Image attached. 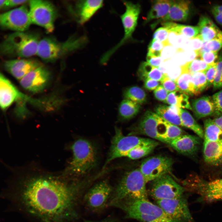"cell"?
Masks as SVG:
<instances>
[{"label": "cell", "mask_w": 222, "mask_h": 222, "mask_svg": "<svg viewBox=\"0 0 222 222\" xmlns=\"http://www.w3.org/2000/svg\"><path fill=\"white\" fill-rule=\"evenodd\" d=\"M191 75L188 72H181L175 81L179 91L187 95L192 96L194 94Z\"/></svg>", "instance_id": "34"}, {"label": "cell", "mask_w": 222, "mask_h": 222, "mask_svg": "<svg viewBox=\"0 0 222 222\" xmlns=\"http://www.w3.org/2000/svg\"><path fill=\"white\" fill-rule=\"evenodd\" d=\"M209 66H212L217 63L218 56V52L204 51L199 53L197 56Z\"/></svg>", "instance_id": "41"}, {"label": "cell", "mask_w": 222, "mask_h": 222, "mask_svg": "<svg viewBox=\"0 0 222 222\" xmlns=\"http://www.w3.org/2000/svg\"><path fill=\"white\" fill-rule=\"evenodd\" d=\"M140 108L139 104L127 99L123 100L118 106L119 119L120 121L130 119L138 113Z\"/></svg>", "instance_id": "30"}, {"label": "cell", "mask_w": 222, "mask_h": 222, "mask_svg": "<svg viewBox=\"0 0 222 222\" xmlns=\"http://www.w3.org/2000/svg\"><path fill=\"white\" fill-rule=\"evenodd\" d=\"M170 31L166 28L160 27L154 32L153 35V40L163 43H168L167 39Z\"/></svg>", "instance_id": "43"}, {"label": "cell", "mask_w": 222, "mask_h": 222, "mask_svg": "<svg viewBox=\"0 0 222 222\" xmlns=\"http://www.w3.org/2000/svg\"><path fill=\"white\" fill-rule=\"evenodd\" d=\"M191 102L192 110L197 119L214 115L215 106L211 97H202L192 100Z\"/></svg>", "instance_id": "25"}, {"label": "cell", "mask_w": 222, "mask_h": 222, "mask_svg": "<svg viewBox=\"0 0 222 222\" xmlns=\"http://www.w3.org/2000/svg\"><path fill=\"white\" fill-rule=\"evenodd\" d=\"M51 74L49 70L42 65L31 71L20 81L23 88L34 93L42 91L50 80Z\"/></svg>", "instance_id": "17"}, {"label": "cell", "mask_w": 222, "mask_h": 222, "mask_svg": "<svg viewBox=\"0 0 222 222\" xmlns=\"http://www.w3.org/2000/svg\"><path fill=\"white\" fill-rule=\"evenodd\" d=\"M125 7V12L120 16L124 30V35L120 41L108 50L101 56V62L106 64L110 57L121 47L132 38V35L137 25L141 6L139 3L134 4L126 1H123Z\"/></svg>", "instance_id": "8"}, {"label": "cell", "mask_w": 222, "mask_h": 222, "mask_svg": "<svg viewBox=\"0 0 222 222\" xmlns=\"http://www.w3.org/2000/svg\"><path fill=\"white\" fill-rule=\"evenodd\" d=\"M211 97L215 106L214 115L219 117L222 115V90L214 94Z\"/></svg>", "instance_id": "42"}, {"label": "cell", "mask_w": 222, "mask_h": 222, "mask_svg": "<svg viewBox=\"0 0 222 222\" xmlns=\"http://www.w3.org/2000/svg\"><path fill=\"white\" fill-rule=\"evenodd\" d=\"M212 12L216 21L222 26V14L212 11Z\"/></svg>", "instance_id": "52"}, {"label": "cell", "mask_w": 222, "mask_h": 222, "mask_svg": "<svg viewBox=\"0 0 222 222\" xmlns=\"http://www.w3.org/2000/svg\"><path fill=\"white\" fill-rule=\"evenodd\" d=\"M204 141H222V130L210 118L206 119L204 122Z\"/></svg>", "instance_id": "31"}, {"label": "cell", "mask_w": 222, "mask_h": 222, "mask_svg": "<svg viewBox=\"0 0 222 222\" xmlns=\"http://www.w3.org/2000/svg\"><path fill=\"white\" fill-rule=\"evenodd\" d=\"M87 39L84 36L75 35L63 42L52 37H46L40 40L36 55L44 61L52 62L68 53L83 47Z\"/></svg>", "instance_id": "6"}, {"label": "cell", "mask_w": 222, "mask_h": 222, "mask_svg": "<svg viewBox=\"0 0 222 222\" xmlns=\"http://www.w3.org/2000/svg\"><path fill=\"white\" fill-rule=\"evenodd\" d=\"M71 148L72 158L63 175L74 179L88 174L95 167L97 153L93 145L84 138L75 141Z\"/></svg>", "instance_id": "2"}, {"label": "cell", "mask_w": 222, "mask_h": 222, "mask_svg": "<svg viewBox=\"0 0 222 222\" xmlns=\"http://www.w3.org/2000/svg\"><path fill=\"white\" fill-rule=\"evenodd\" d=\"M177 51L175 47L173 46L170 45L165 46L162 50L161 57L164 60H167L175 55Z\"/></svg>", "instance_id": "47"}, {"label": "cell", "mask_w": 222, "mask_h": 222, "mask_svg": "<svg viewBox=\"0 0 222 222\" xmlns=\"http://www.w3.org/2000/svg\"><path fill=\"white\" fill-rule=\"evenodd\" d=\"M191 178L185 182V188L199 195V201L222 200V178L208 181L197 176Z\"/></svg>", "instance_id": "10"}, {"label": "cell", "mask_w": 222, "mask_h": 222, "mask_svg": "<svg viewBox=\"0 0 222 222\" xmlns=\"http://www.w3.org/2000/svg\"><path fill=\"white\" fill-rule=\"evenodd\" d=\"M32 24L29 9L25 5L0 15V24L2 29L15 32H25Z\"/></svg>", "instance_id": "16"}, {"label": "cell", "mask_w": 222, "mask_h": 222, "mask_svg": "<svg viewBox=\"0 0 222 222\" xmlns=\"http://www.w3.org/2000/svg\"><path fill=\"white\" fill-rule=\"evenodd\" d=\"M158 142H153L138 146L130 151L125 157L135 160L143 157L152 152L158 145Z\"/></svg>", "instance_id": "33"}, {"label": "cell", "mask_w": 222, "mask_h": 222, "mask_svg": "<svg viewBox=\"0 0 222 222\" xmlns=\"http://www.w3.org/2000/svg\"><path fill=\"white\" fill-rule=\"evenodd\" d=\"M173 163L172 159L168 157L154 156L144 159L139 169L147 183L168 174L172 170Z\"/></svg>", "instance_id": "15"}, {"label": "cell", "mask_w": 222, "mask_h": 222, "mask_svg": "<svg viewBox=\"0 0 222 222\" xmlns=\"http://www.w3.org/2000/svg\"><path fill=\"white\" fill-rule=\"evenodd\" d=\"M180 116L183 126L193 131L200 138H204V133L203 129L188 111L180 108Z\"/></svg>", "instance_id": "32"}, {"label": "cell", "mask_w": 222, "mask_h": 222, "mask_svg": "<svg viewBox=\"0 0 222 222\" xmlns=\"http://www.w3.org/2000/svg\"><path fill=\"white\" fill-rule=\"evenodd\" d=\"M138 74L140 78L144 81L148 79H151L161 82L167 75L158 68L151 65L146 62H143L141 64Z\"/></svg>", "instance_id": "29"}, {"label": "cell", "mask_w": 222, "mask_h": 222, "mask_svg": "<svg viewBox=\"0 0 222 222\" xmlns=\"http://www.w3.org/2000/svg\"><path fill=\"white\" fill-rule=\"evenodd\" d=\"M147 183L139 168L126 172L113 188L108 206L129 198L148 199Z\"/></svg>", "instance_id": "4"}, {"label": "cell", "mask_w": 222, "mask_h": 222, "mask_svg": "<svg viewBox=\"0 0 222 222\" xmlns=\"http://www.w3.org/2000/svg\"><path fill=\"white\" fill-rule=\"evenodd\" d=\"M194 94L198 95L207 89V81L205 71L195 72L191 75Z\"/></svg>", "instance_id": "37"}, {"label": "cell", "mask_w": 222, "mask_h": 222, "mask_svg": "<svg viewBox=\"0 0 222 222\" xmlns=\"http://www.w3.org/2000/svg\"><path fill=\"white\" fill-rule=\"evenodd\" d=\"M71 180L49 174L27 175L12 197L23 210L45 222H71L78 217L87 183Z\"/></svg>", "instance_id": "1"}, {"label": "cell", "mask_w": 222, "mask_h": 222, "mask_svg": "<svg viewBox=\"0 0 222 222\" xmlns=\"http://www.w3.org/2000/svg\"><path fill=\"white\" fill-rule=\"evenodd\" d=\"M176 106L181 109H187L192 110L191 105L188 101V95L179 90L176 91Z\"/></svg>", "instance_id": "40"}, {"label": "cell", "mask_w": 222, "mask_h": 222, "mask_svg": "<svg viewBox=\"0 0 222 222\" xmlns=\"http://www.w3.org/2000/svg\"><path fill=\"white\" fill-rule=\"evenodd\" d=\"M29 0H0V8L1 9L9 8L19 5H23L28 3Z\"/></svg>", "instance_id": "45"}, {"label": "cell", "mask_w": 222, "mask_h": 222, "mask_svg": "<svg viewBox=\"0 0 222 222\" xmlns=\"http://www.w3.org/2000/svg\"><path fill=\"white\" fill-rule=\"evenodd\" d=\"M168 122L156 113L147 111L130 135L140 134L163 142L165 137Z\"/></svg>", "instance_id": "11"}, {"label": "cell", "mask_w": 222, "mask_h": 222, "mask_svg": "<svg viewBox=\"0 0 222 222\" xmlns=\"http://www.w3.org/2000/svg\"><path fill=\"white\" fill-rule=\"evenodd\" d=\"M102 0H78L73 6L69 7L71 14L76 21L80 25L87 22L103 6Z\"/></svg>", "instance_id": "18"}, {"label": "cell", "mask_w": 222, "mask_h": 222, "mask_svg": "<svg viewBox=\"0 0 222 222\" xmlns=\"http://www.w3.org/2000/svg\"><path fill=\"white\" fill-rule=\"evenodd\" d=\"M213 120L215 123L222 130V115Z\"/></svg>", "instance_id": "53"}, {"label": "cell", "mask_w": 222, "mask_h": 222, "mask_svg": "<svg viewBox=\"0 0 222 222\" xmlns=\"http://www.w3.org/2000/svg\"><path fill=\"white\" fill-rule=\"evenodd\" d=\"M85 222H113V221H111V220H105V221H99V222H95V221H86Z\"/></svg>", "instance_id": "55"}, {"label": "cell", "mask_w": 222, "mask_h": 222, "mask_svg": "<svg viewBox=\"0 0 222 222\" xmlns=\"http://www.w3.org/2000/svg\"><path fill=\"white\" fill-rule=\"evenodd\" d=\"M154 141L134 135L125 136L121 129L116 126L115 134L112 139L109 153L103 168L113 160L121 157H125L127 153L136 147L150 143Z\"/></svg>", "instance_id": "7"}, {"label": "cell", "mask_w": 222, "mask_h": 222, "mask_svg": "<svg viewBox=\"0 0 222 222\" xmlns=\"http://www.w3.org/2000/svg\"><path fill=\"white\" fill-rule=\"evenodd\" d=\"M162 24L170 32H173L177 35L191 39H195L199 33V29L198 26L184 25L171 22H164Z\"/></svg>", "instance_id": "28"}, {"label": "cell", "mask_w": 222, "mask_h": 222, "mask_svg": "<svg viewBox=\"0 0 222 222\" xmlns=\"http://www.w3.org/2000/svg\"><path fill=\"white\" fill-rule=\"evenodd\" d=\"M197 26L199 33L195 38L203 42L215 38L222 32L211 19L206 16L202 15L200 17Z\"/></svg>", "instance_id": "23"}, {"label": "cell", "mask_w": 222, "mask_h": 222, "mask_svg": "<svg viewBox=\"0 0 222 222\" xmlns=\"http://www.w3.org/2000/svg\"><path fill=\"white\" fill-rule=\"evenodd\" d=\"M190 4L189 1L174 0L167 15L157 22V24L169 21H185L189 15Z\"/></svg>", "instance_id": "22"}, {"label": "cell", "mask_w": 222, "mask_h": 222, "mask_svg": "<svg viewBox=\"0 0 222 222\" xmlns=\"http://www.w3.org/2000/svg\"><path fill=\"white\" fill-rule=\"evenodd\" d=\"M213 86L214 90L222 88V50L218 56Z\"/></svg>", "instance_id": "39"}, {"label": "cell", "mask_w": 222, "mask_h": 222, "mask_svg": "<svg viewBox=\"0 0 222 222\" xmlns=\"http://www.w3.org/2000/svg\"><path fill=\"white\" fill-rule=\"evenodd\" d=\"M123 96L125 99L140 105L145 103L146 100V95L144 91L137 86L131 87L125 89L124 92Z\"/></svg>", "instance_id": "35"}, {"label": "cell", "mask_w": 222, "mask_h": 222, "mask_svg": "<svg viewBox=\"0 0 222 222\" xmlns=\"http://www.w3.org/2000/svg\"><path fill=\"white\" fill-rule=\"evenodd\" d=\"M222 47V32L217 37L206 42H203L201 49L195 51L196 55L204 51H218Z\"/></svg>", "instance_id": "38"}, {"label": "cell", "mask_w": 222, "mask_h": 222, "mask_svg": "<svg viewBox=\"0 0 222 222\" xmlns=\"http://www.w3.org/2000/svg\"><path fill=\"white\" fill-rule=\"evenodd\" d=\"M42 65L37 60L25 59L8 60L4 65L7 72L20 80L28 73Z\"/></svg>", "instance_id": "19"}, {"label": "cell", "mask_w": 222, "mask_h": 222, "mask_svg": "<svg viewBox=\"0 0 222 222\" xmlns=\"http://www.w3.org/2000/svg\"><path fill=\"white\" fill-rule=\"evenodd\" d=\"M203 156L205 162L209 164L222 165V141H204Z\"/></svg>", "instance_id": "24"}, {"label": "cell", "mask_w": 222, "mask_h": 222, "mask_svg": "<svg viewBox=\"0 0 222 222\" xmlns=\"http://www.w3.org/2000/svg\"><path fill=\"white\" fill-rule=\"evenodd\" d=\"M147 62L151 65L158 68L160 64L163 61V59L162 57H152L147 56H146Z\"/></svg>", "instance_id": "50"}, {"label": "cell", "mask_w": 222, "mask_h": 222, "mask_svg": "<svg viewBox=\"0 0 222 222\" xmlns=\"http://www.w3.org/2000/svg\"><path fill=\"white\" fill-rule=\"evenodd\" d=\"M216 64L214 65L211 66L205 71V75L207 81V88L213 85L216 71Z\"/></svg>", "instance_id": "46"}, {"label": "cell", "mask_w": 222, "mask_h": 222, "mask_svg": "<svg viewBox=\"0 0 222 222\" xmlns=\"http://www.w3.org/2000/svg\"><path fill=\"white\" fill-rule=\"evenodd\" d=\"M174 0H158L153 1L151 7L145 19L146 23L154 19L162 18L168 13Z\"/></svg>", "instance_id": "26"}, {"label": "cell", "mask_w": 222, "mask_h": 222, "mask_svg": "<svg viewBox=\"0 0 222 222\" xmlns=\"http://www.w3.org/2000/svg\"><path fill=\"white\" fill-rule=\"evenodd\" d=\"M149 193L156 201L171 199L184 194L185 189L168 174L150 182Z\"/></svg>", "instance_id": "12"}, {"label": "cell", "mask_w": 222, "mask_h": 222, "mask_svg": "<svg viewBox=\"0 0 222 222\" xmlns=\"http://www.w3.org/2000/svg\"><path fill=\"white\" fill-rule=\"evenodd\" d=\"M113 190L108 181H101L86 192L83 199V202L91 210H100L108 206Z\"/></svg>", "instance_id": "13"}, {"label": "cell", "mask_w": 222, "mask_h": 222, "mask_svg": "<svg viewBox=\"0 0 222 222\" xmlns=\"http://www.w3.org/2000/svg\"><path fill=\"white\" fill-rule=\"evenodd\" d=\"M168 45V43L153 39L148 46V50L162 51L164 47Z\"/></svg>", "instance_id": "49"}, {"label": "cell", "mask_w": 222, "mask_h": 222, "mask_svg": "<svg viewBox=\"0 0 222 222\" xmlns=\"http://www.w3.org/2000/svg\"><path fill=\"white\" fill-rule=\"evenodd\" d=\"M210 66L200 58H196L181 65L180 68L181 72H188L192 74L196 72L205 71Z\"/></svg>", "instance_id": "36"}, {"label": "cell", "mask_w": 222, "mask_h": 222, "mask_svg": "<svg viewBox=\"0 0 222 222\" xmlns=\"http://www.w3.org/2000/svg\"><path fill=\"white\" fill-rule=\"evenodd\" d=\"M168 92L162 85H159L154 92L155 98L158 100L165 102L168 95Z\"/></svg>", "instance_id": "48"}, {"label": "cell", "mask_w": 222, "mask_h": 222, "mask_svg": "<svg viewBox=\"0 0 222 222\" xmlns=\"http://www.w3.org/2000/svg\"><path fill=\"white\" fill-rule=\"evenodd\" d=\"M199 137L183 134L168 143L175 150L183 154L191 155L197 151L200 144Z\"/></svg>", "instance_id": "20"}, {"label": "cell", "mask_w": 222, "mask_h": 222, "mask_svg": "<svg viewBox=\"0 0 222 222\" xmlns=\"http://www.w3.org/2000/svg\"><path fill=\"white\" fill-rule=\"evenodd\" d=\"M29 12L32 24L43 28L47 33L54 29V23L57 12L54 5L49 1L29 0Z\"/></svg>", "instance_id": "9"}, {"label": "cell", "mask_w": 222, "mask_h": 222, "mask_svg": "<svg viewBox=\"0 0 222 222\" xmlns=\"http://www.w3.org/2000/svg\"><path fill=\"white\" fill-rule=\"evenodd\" d=\"M156 113L168 122L183 126L180 116V108L176 105H159L155 109Z\"/></svg>", "instance_id": "27"}, {"label": "cell", "mask_w": 222, "mask_h": 222, "mask_svg": "<svg viewBox=\"0 0 222 222\" xmlns=\"http://www.w3.org/2000/svg\"><path fill=\"white\" fill-rule=\"evenodd\" d=\"M161 83L163 87L168 92L179 90L175 81L170 78L167 75Z\"/></svg>", "instance_id": "44"}, {"label": "cell", "mask_w": 222, "mask_h": 222, "mask_svg": "<svg viewBox=\"0 0 222 222\" xmlns=\"http://www.w3.org/2000/svg\"><path fill=\"white\" fill-rule=\"evenodd\" d=\"M113 207L123 211L126 218L141 222H174L159 206L148 199L129 198L117 203Z\"/></svg>", "instance_id": "3"}, {"label": "cell", "mask_w": 222, "mask_h": 222, "mask_svg": "<svg viewBox=\"0 0 222 222\" xmlns=\"http://www.w3.org/2000/svg\"><path fill=\"white\" fill-rule=\"evenodd\" d=\"M40 40L35 33L15 32L8 35L1 43V54L6 57H30L36 55Z\"/></svg>", "instance_id": "5"}, {"label": "cell", "mask_w": 222, "mask_h": 222, "mask_svg": "<svg viewBox=\"0 0 222 222\" xmlns=\"http://www.w3.org/2000/svg\"><path fill=\"white\" fill-rule=\"evenodd\" d=\"M156 202L157 205L174 222H193V220L189 208L187 197L184 194L175 198Z\"/></svg>", "instance_id": "14"}, {"label": "cell", "mask_w": 222, "mask_h": 222, "mask_svg": "<svg viewBox=\"0 0 222 222\" xmlns=\"http://www.w3.org/2000/svg\"><path fill=\"white\" fill-rule=\"evenodd\" d=\"M144 81V87L149 90H155L159 85L160 81L151 79H148Z\"/></svg>", "instance_id": "51"}, {"label": "cell", "mask_w": 222, "mask_h": 222, "mask_svg": "<svg viewBox=\"0 0 222 222\" xmlns=\"http://www.w3.org/2000/svg\"><path fill=\"white\" fill-rule=\"evenodd\" d=\"M20 91L2 73L0 75V105L3 110L6 109L18 100Z\"/></svg>", "instance_id": "21"}, {"label": "cell", "mask_w": 222, "mask_h": 222, "mask_svg": "<svg viewBox=\"0 0 222 222\" xmlns=\"http://www.w3.org/2000/svg\"><path fill=\"white\" fill-rule=\"evenodd\" d=\"M212 11L222 14V6L219 5H215L212 7Z\"/></svg>", "instance_id": "54"}]
</instances>
